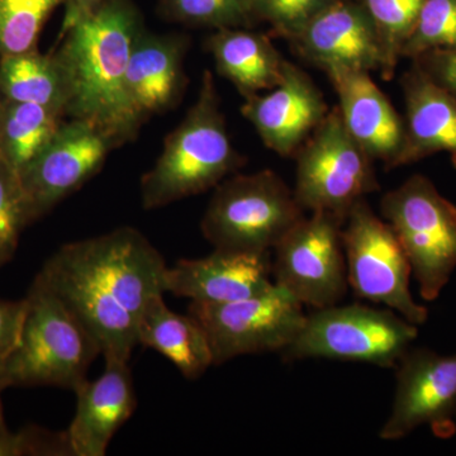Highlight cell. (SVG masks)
I'll use <instances>...</instances> for the list:
<instances>
[{"label": "cell", "mask_w": 456, "mask_h": 456, "mask_svg": "<svg viewBox=\"0 0 456 456\" xmlns=\"http://www.w3.org/2000/svg\"><path fill=\"white\" fill-rule=\"evenodd\" d=\"M64 117L23 102H3L0 110V158L20 173L59 130Z\"/></svg>", "instance_id": "cell-24"}, {"label": "cell", "mask_w": 456, "mask_h": 456, "mask_svg": "<svg viewBox=\"0 0 456 456\" xmlns=\"http://www.w3.org/2000/svg\"><path fill=\"white\" fill-rule=\"evenodd\" d=\"M336 0H251L255 23L265 22L279 37L292 41L303 27Z\"/></svg>", "instance_id": "cell-30"}, {"label": "cell", "mask_w": 456, "mask_h": 456, "mask_svg": "<svg viewBox=\"0 0 456 456\" xmlns=\"http://www.w3.org/2000/svg\"><path fill=\"white\" fill-rule=\"evenodd\" d=\"M305 305L277 284L266 292L224 305L191 302L188 314L206 331L213 362L251 354L281 353L305 323Z\"/></svg>", "instance_id": "cell-10"}, {"label": "cell", "mask_w": 456, "mask_h": 456, "mask_svg": "<svg viewBox=\"0 0 456 456\" xmlns=\"http://www.w3.org/2000/svg\"><path fill=\"white\" fill-rule=\"evenodd\" d=\"M4 264H5V261L3 260L2 256H0V268H2V266L4 265Z\"/></svg>", "instance_id": "cell-37"}, {"label": "cell", "mask_w": 456, "mask_h": 456, "mask_svg": "<svg viewBox=\"0 0 456 456\" xmlns=\"http://www.w3.org/2000/svg\"><path fill=\"white\" fill-rule=\"evenodd\" d=\"M305 213L275 171L233 174L215 188L200 231L220 250L270 253Z\"/></svg>", "instance_id": "cell-5"}, {"label": "cell", "mask_w": 456, "mask_h": 456, "mask_svg": "<svg viewBox=\"0 0 456 456\" xmlns=\"http://www.w3.org/2000/svg\"><path fill=\"white\" fill-rule=\"evenodd\" d=\"M329 110L310 75L288 60L281 83L269 93L245 98L241 106L264 145L281 158L296 155Z\"/></svg>", "instance_id": "cell-15"}, {"label": "cell", "mask_w": 456, "mask_h": 456, "mask_svg": "<svg viewBox=\"0 0 456 456\" xmlns=\"http://www.w3.org/2000/svg\"><path fill=\"white\" fill-rule=\"evenodd\" d=\"M383 220L401 242L422 299L439 298L456 269V206L422 174L380 200Z\"/></svg>", "instance_id": "cell-7"}, {"label": "cell", "mask_w": 456, "mask_h": 456, "mask_svg": "<svg viewBox=\"0 0 456 456\" xmlns=\"http://www.w3.org/2000/svg\"><path fill=\"white\" fill-rule=\"evenodd\" d=\"M206 49L220 77L244 99L275 88L283 77L287 60L264 33L244 27L215 29Z\"/></svg>", "instance_id": "cell-21"}, {"label": "cell", "mask_w": 456, "mask_h": 456, "mask_svg": "<svg viewBox=\"0 0 456 456\" xmlns=\"http://www.w3.org/2000/svg\"><path fill=\"white\" fill-rule=\"evenodd\" d=\"M26 298L20 342L0 371V389L51 386L74 392L101 354L98 345L45 285L33 281Z\"/></svg>", "instance_id": "cell-4"}, {"label": "cell", "mask_w": 456, "mask_h": 456, "mask_svg": "<svg viewBox=\"0 0 456 456\" xmlns=\"http://www.w3.org/2000/svg\"><path fill=\"white\" fill-rule=\"evenodd\" d=\"M401 86L406 116L403 147L395 167L446 154L456 169V99L413 61L402 75Z\"/></svg>", "instance_id": "cell-20"}, {"label": "cell", "mask_w": 456, "mask_h": 456, "mask_svg": "<svg viewBox=\"0 0 456 456\" xmlns=\"http://www.w3.org/2000/svg\"><path fill=\"white\" fill-rule=\"evenodd\" d=\"M373 20L384 53L383 79L395 74L425 0H360Z\"/></svg>", "instance_id": "cell-25"}, {"label": "cell", "mask_w": 456, "mask_h": 456, "mask_svg": "<svg viewBox=\"0 0 456 456\" xmlns=\"http://www.w3.org/2000/svg\"><path fill=\"white\" fill-rule=\"evenodd\" d=\"M145 28L132 0H103L92 16L62 36L55 55L69 86L66 117L95 126L119 147L142 127L128 98V62Z\"/></svg>", "instance_id": "cell-2"}, {"label": "cell", "mask_w": 456, "mask_h": 456, "mask_svg": "<svg viewBox=\"0 0 456 456\" xmlns=\"http://www.w3.org/2000/svg\"><path fill=\"white\" fill-rule=\"evenodd\" d=\"M395 369V398L380 439L402 440L426 425L437 436H450L456 417V353L411 347Z\"/></svg>", "instance_id": "cell-13"}, {"label": "cell", "mask_w": 456, "mask_h": 456, "mask_svg": "<svg viewBox=\"0 0 456 456\" xmlns=\"http://www.w3.org/2000/svg\"><path fill=\"white\" fill-rule=\"evenodd\" d=\"M417 336L419 326L389 308L335 305L305 314L298 335L279 354L284 362L329 359L395 369Z\"/></svg>", "instance_id": "cell-6"}, {"label": "cell", "mask_w": 456, "mask_h": 456, "mask_svg": "<svg viewBox=\"0 0 456 456\" xmlns=\"http://www.w3.org/2000/svg\"><path fill=\"white\" fill-rule=\"evenodd\" d=\"M245 161L228 134L215 77L204 70L196 102L167 134L154 167L141 178V203L156 209L202 194L236 174Z\"/></svg>", "instance_id": "cell-3"}, {"label": "cell", "mask_w": 456, "mask_h": 456, "mask_svg": "<svg viewBox=\"0 0 456 456\" xmlns=\"http://www.w3.org/2000/svg\"><path fill=\"white\" fill-rule=\"evenodd\" d=\"M2 393V389H0ZM8 430L7 425H5L4 413H3L2 399H0V431Z\"/></svg>", "instance_id": "cell-35"}, {"label": "cell", "mask_w": 456, "mask_h": 456, "mask_svg": "<svg viewBox=\"0 0 456 456\" xmlns=\"http://www.w3.org/2000/svg\"><path fill=\"white\" fill-rule=\"evenodd\" d=\"M456 47V0H425L402 57L415 60L434 50Z\"/></svg>", "instance_id": "cell-28"}, {"label": "cell", "mask_w": 456, "mask_h": 456, "mask_svg": "<svg viewBox=\"0 0 456 456\" xmlns=\"http://www.w3.org/2000/svg\"><path fill=\"white\" fill-rule=\"evenodd\" d=\"M167 270L139 230L119 227L62 245L35 281L65 303L104 358L130 362L141 314L167 293Z\"/></svg>", "instance_id": "cell-1"}, {"label": "cell", "mask_w": 456, "mask_h": 456, "mask_svg": "<svg viewBox=\"0 0 456 456\" xmlns=\"http://www.w3.org/2000/svg\"><path fill=\"white\" fill-rule=\"evenodd\" d=\"M66 0H0V56L37 50L45 23Z\"/></svg>", "instance_id": "cell-26"}, {"label": "cell", "mask_w": 456, "mask_h": 456, "mask_svg": "<svg viewBox=\"0 0 456 456\" xmlns=\"http://www.w3.org/2000/svg\"><path fill=\"white\" fill-rule=\"evenodd\" d=\"M106 368L95 380L80 384L73 421L65 430L71 456H103L116 432L134 415L137 398L130 365L104 358Z\"/></svg>", "instance_id": "cell-17"}, {"label": "cell", "mask_w": 456, "mask_h": 456, "mask_svg": "<svg viewBox=\"0 0 456 456\" xmlns=\"http://www.w3.org/2000/svg\"><path fill=\"white\" fill-rule=\"evenodd\" d=\"M28 226L25 194L18 171L0 158V256L13 257L22 231Z\"/></svg>", "instance_id": "cell-29"}, {"label": "cell", "mask_w": 456, "mask_h": 456, "mask_svg": "<svg viewBox=\"0 0 456 456\" xmlns=\"http://www.w3.org/2000/svg\"><path fill=\"white\" fill-rule=\"evenodd\" d=\"M293 193L305 212H327L346 220L354 204L379 189L374 160L351 137L338 106L296 152Z\"/></svg>", "instance_id": "cell-8"}, {"label": "cell", "mask_w": 456, "mask_h": 456, "mask_svg": "<svg viewBox=\"0 0 456 456\" xmlns=\"http://www.w3.org/2000/svg\"><path fill=\"white\" fill-rule=\"evenodd\" d=\"M137 342L165 356L188 380L198 379L215 365L203 327L191 314L171 311L164 296L150 302L141 314Z\"/></svg>", "instance_id": "cell-22"}, {"label": "cell", "mask_w": 456, "mask_h": 456, "mask_svg": "<svg viewBox=\"0 0 456 456\" xmlns=\"http://www.w3.org/2000/svg\"><path fill=\"white\" fill-rule=\"evenodd\" d=\"M170 22L204 28H248L255 23L251 0H160Z\"/></svg>", "instance_id": "cell-27"}, {"label": "cell", "mask_w": 456, "mask_h": 456, "mask_svg": "<svg viewBox=\"0 0 456 456\" xmlns=\"http://www.w3.org/2000/svg\"><path fill=\"white\" fill-rule=\"evenodd\" d=\"M327 77L338 94V112L351 137L374 161L395 169L403 147V117L368 71L338 70Z\"/></svg>", "instance_id": "cell-19"}, {"label": "cell", "mask_w": 456, "mask_h": 456, "mask_svg": "<svg viewBox=\"0 0 456 456\" xmlns=\"http://www.w3.org/2000/svg\"><path fill=\"white\" fill-rule=\"evenodd\" d=\"M0 456H71L65 432L29 426L18 432L0 431Z\"/></svg>", "instance_id": "cell-31"}, {"label": "cell", "mask_w": 456, "mask_h": 456, "mask_svg": "<svg viewBox=\"0 0 456 456\" xmlns=\"http://www.w3.org/2000/svg\"><path fill=\"white\" fill-rule=\"evenodd\" d=\"M299 56L326 74L384 70V53L373 20L360 0H336L289 41Z\"/></svg>", "instance_id": "cell-14"}, {"label": "cell", "mask_w": 456, "mask_h": 456, "mask_svg": "<svg viewBox=\"0 0 456 456\" xmlns=\"http://www.w3.org/2000/svg\"><path fill=\"white\" fill-rule=\"evenodd\" d=\"M103 0H66L65 14L62 20L61 29H60V38L66 32L70 31L73 27L79 25L84 20L92 16L97 11L99 5Z\"/></svg>", "instance_id": "cell-34"}, {"label": "cell", "mask_w": 456, "mask_h": 456, "mask_svg": "<svg viewBox=\"0 0 456 456\" xmlns=\"http://www.w3.org/2000/svg\"><path fill=\"white\" fill-rule=\"evenodd\" d=\"M167 292L206 305L241 301L266 292L274 281L270 253L215 248L208 256L167 266Z\"/></svg>", "instance_id": "cell-16"}, {"label": "cell", "mask_w": 456, "mask_h": 456, "mask_svg": "<svg viewBox=\"0 0 456 456\" xmlns=\"http://www.w3.org/2000/svg\"><path fill=\"white\" fill-rule=\"evenodd\" d=\"M455 419H456V417H455Z\"/></svg>", "instance_id": "cell-38"}, {"label": "cell", "mask_w": 456, "mask_h": 456, "mask_svg": "<svg viewBox=\"0 0 456 456\" xmlns=\"http://www.w3.org/2000/svg\"><path fill=\"white\" fill-rule=\"evenodd\" d=\"M3 102H4V98H3L2 93H0V110H2Z\"/></svg>", "instance_id": "cell-36"}, {"label": "cell", "mask_w": 456, "mask_h": 456, "mask_svg": "<svg viewBox=\"0 0 456 456\" xmlns=\"http://www.w3.org/2000/svg\"><path fill=\"white\" fill-rule=\"evenodd\" d=\"M344 224L332 213L314 212L275 246L273 281L312 310L338 305L349 289Z\"/></svg>", "instance_id": "cell-11"}, {"label": "cell", "mask_w": 456, "mask_h": 456, "mask_svg": "<svg viewBox=\"0 0 456 456\" xmlns=\"http://www.w3.org/2000/svg\"><path fill=\"white\" fill-rule=\"evenodd\" d=\"M114 149L112 140L95 126L64 119L46 147L18 173L28 224L79 191Z\"/></svg>", "instance_id": "cell-12"}, {"label": "cell", "mask_w": 456, "mask_h": 456, "mask_svg": "<svg viewBox=\"0 0 456 456\" xmlns=\"http://www.w3.org/2000/svg\"><path fill=\"white\" fill-rule=\"evenodd\" d=\"M191 44L184 33L150 32L146 27L134 41L126 86L141 122L175 110L184 98L185 57Z\"/></svg>", "instance_id": "cell-18"}, {"label": "cell", "mask_w": 456, "mask_h": 456, "mask_svg": "<svg viewBox=\"0 0 456 456\" xmlns=\"http://www.w3.org/2000/svg\"><path fill=\"white\" fill-rule=\"evenodd\" d=\"M27 312V298L20 301L0 299V371L20 342Z\"/></svg>", "instance_id": "cell-32"}, {"label": "cell", "mask_w": 456, "mask_h": 456, "mask_svg": "<svg viewBox=\"0 0 456 456\" xmlns=\"http://www.w3.org/2000/svg\"><path fill=\"white\" fill-rule=\"evenodd\" d=\"M349 288L360 299L397 312L413 325L428 320L426 305L411 293L412 268L395 231L367 200L354 204L342 227Z\"/></svg>", "instance_id": "cell-9"}, {"label": "cell", "mask_w": 456, "mask_h": 456, "mask_svg": "<svg viewBox=\"0 0 456 456\" xmlns=\"http://www.w3.org/2000/svg\"><path fill=\"white\" fill-rule=\"evenodd\" d=\"M0 93L7 101L38 104L66 118L68 77L55 53L0 56Z\"/></svg>", "instance_id": "cell-23"}, {"label": "cell", "mask_w": 456, "mask_h": 456, "mask_svg": "<svg viewBox=\"0 0 456 456\" xmlns=\"http://www.w3.org/2000/svg\"><path fill=\"white\" fill-rule=\"evenodd\" d=\"M412 61L456 99V47L430 51Z\"/></svg>", "instance_id": "cell-33"}]
</instances>
